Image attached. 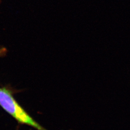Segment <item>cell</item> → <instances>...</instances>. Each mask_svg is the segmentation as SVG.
I'll list each match as a JSON object with an SVG mask.
<instances>
[{
    "label": "cell",
    "mask_w": 130,
    "mask_h": 130,
    "mask_svg": "<svg viewBox=\"0 0 130 130\" xmlns=\"http://www.w3.org/2000/svg\"><path fill=\"white\" fill-rule=\"evenodd\" d=\"M0 106L19 123L38 130H47L35 121L17 102L9 89L0 87Z\"/></svg>",
    "instance_id": "obj_1"
},
{
    "label": "cell",
    "mask_w": 130,
    "mask_h": 130,
    "mask_svg": "<svg viewBox=\"0 0 130 130\" xmlns=\"http://www.w3.org/2000/svg\"><path fill=\"white\" fill-rule=\"evenodd\" d=\"M0 2H1V0H0Z\"/></svg>",
    "instance_id": "obj_3"
},
{
    "label": "cell",
    "mask_w": 130,
    "mask_h": 130,
    "mask_svg": "<svg viewBox=\"0 0 130 130\" xmlns=\"http://www.w3.org/2000/svg\"><path fill=\"white\" fill-rule=\"evenodd\" d=\"M6 53H7V49L5 48L4 47L0 48V57L5 56Z\"/></svg>",
    "instance_id": "obj_2"
}]
</instances>
